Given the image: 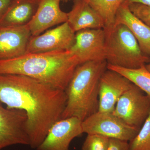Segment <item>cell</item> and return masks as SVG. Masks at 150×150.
<instances>
[{"label":"cell","mask_w":150,"mask_h":150,"mask_svg":"<svg viewBox=\"0 0 150 150\" xmlns=\"http://www.w3.org/2000/svg\"><path fill=\"white\" fill-rule=\"evenodd\" d=\"M145 67H146V69L150 73V62L148 64L145 65Z\"/></svg>","instance_id":"d4e9b609"},{"label":"cell","mask_w":150,"mask_h":150,"mask_svg":"<svg viewBox=\"0 0 150 150\" xmlns=\"http://www.w3.org/2000/svg\"><path fill=\"white\" fill-rule=\"evenodd\" d=\"M133 84L123 75L107 69L100 80L98 111L113 112L118 100Z\"/></svg>","instance_id":"8fae6325"},{"label":"cell","mask_w":150,"mask_h":150,"mask_svg":"<svg viewBox=\"0 0 150 150\" xmlns=\"http://www.w3.org/2000/svg\"><path fill=\"white\" fill-rule=\"evenodd\" d=\"M70 51L77 57L79 65L92 61H106L105 30L86 29L76 32L75 42Z\"/></svg>","instance_id":"ba28073f"},{"label":"cell","mask_w":150,"mask_h":150,"mask_svg":"<svg viewBox=\"0 0 150 150\" xmlns=\"http://www.w3.org/2000/svg\"><path fill=\"white\" fill-rule=\"evenodd\" d=\"M76 33L68 22L35 36H31L26 53L68 51L74 45Z\"/></svg>","instance_id":"9c48e42d"},{"label":"cell","mask_w":150,"mask_h":150,"mask_svg":"<svg viewBox=\"0 0 150 150\" xmlns=\"http://www.w3.org/2000/svg\"><path fill=\"white\" fill-rule=\"evenodd\" d=\"M124 3L129 4L132 3H138L150 7V0H124Z\"/></svg>","instance_id":"cb8c5ba5"},{"label":"cell","mask_w":150,"mask_h":150,"mask_svg":"<svg viewBox=\"0 0 150 150\" xmlns=\"http://www.w3.org/2000/svg\"><path fill=\"white\" fill-rule=\"evenodd\" d=\"M102 19L104 29L114 25L116 14L124 0H86Z\"/></svg>","instance_id":"e0dca14e"},{"label":"cell","mask_w":150,"mask_h":150,"mask_svg":"<svg viewBox=\"0 0 150 150\" xmlns=\"http://www.w3.org/2000/svg\"><path fill=\"white\" fill-rule=\"evenodd\" d=\"M67 15V22L75 33L86 29L105 28L102 19L86 0H74Z\"/></svg>","instance_id":"5bb4252c"},{"label":"cell","mask_w":150,"mask_h":150,"mask_svg":"<svg viewBox=\"0 0 150 150\" xmlns=\"http://www.w3.org/2000/svg\"><path fill=\"white\" fill-rule=\"evenodd\" d=\"M67 99L65 91L32 78L0 74V102L8 108L26 112L29 146L32 149H36L52 125L62 119Z\"/></svg>","instance_id":"6da1fadb"},{"label":"cell","mask_w":150,"mask_h":150,"mask_svg":"<svg viewBox=\"0 0 150 150\" xmlns=\"http://www.w3.org/2000/svg\"><path fill=\"white\" fill-rule=\"evenodd\" d=\"M31 36L28 24L0 26V60L13 59L26 54Z\"/></svg>","instance_id":"7c38bea8"},{"label":"cell","mask_w":150,"mask_h":150,"mask_svg":"<svg viewBox=\"0 0 150 150\" xmlns=\"http://www.w3.org/2000/svg\"><path fill=\"white\" fill-rule=\"evenodd\" d=\"M150 112V98L135 84L116 103L113 115L129 126L140 129Z\"/></svg>","instance_id":"8992f818"},{"label":"cell","mask_w":150,"mask_h":150,"mask_svg":"<svg viewBox=\"0 0 150 150\" xmlns=\"http://www.w3.org/2000/svg\"><path fill=\"white\" fill-rule=\"evenodd\" d=\"M40 0H15L0 16V26H20L29 23Z\"/></svg>","instance_id":"2e32d148"},{"label":"cell","mask_w":150,"mask_h":150,"mask_svg":"<svg viewBox=\"0 0 150 150\" xmlns=\"http://www.w3.org/2000/svg\"><path fill=\"white\" fill-rule=\"evenodd\" d=\"M130 150H150V112L138 134L129 143Z\"/></svg>","instance_id":"d6986e66"},{"label":"cell","mask_w":150,"mask_h":150,"mask_svg":"<svg viewBox=\"0 0 150 150\" xmlns=\"http://www.w3.org/2000/svg\"><path fill=\"white\" fill-rule=\"evenodd\" d=\"M104 30L108 64L137 69L149 63L150 57L143 53L136 38L125 25L115 24Z\"/></svg>","instance_id":"277c9868"},{"label":"cell","mask_w":150,"mask_h":150,"mask_svg":"<svg viewBox=\"0 0 150 150\" xmlns=\"http://www.w3.org/2000/svg\"><path fill=\"white\" fill-rule=\"evenodd\" d=\"M82 121L76 117L61 119L49 129L37 150H70L71 142L83 134Z\"/></svg>","instance_id":"30bf717a"},{"label":"cell","mask_w":150,"mask_h":150,"mask_svg":"<svg viewBox=\"0 0 150 150\" xmlns=\"http://www.w3.org/2000/svg\"><path fill=\"white\" fill-rule=\"evenodd\" d=\"M109 139L97 134H87L82 150H106Z\"/></svg>","instance_id":"ffe728a7"},{"label":"cell","mask_w":150,"mask_h":150,"mask_svg":"<svg viewBox=\"0 0 150 150\" xmlns=\"http://www.w3.org/2000/svg\"><path fill=\"white\" fill-rule=\"evenodd\" d=\"M62 0H40L34 16L28 24L32 36L68 21V15L60 8Z\"/></svg>","instance_id":"4fadbf2b"},{"label":"cell","mask_w":150,"mask_h":150,"mask_svg":"<svg viewBox=\"0 0 150 150\" xmlns=\"http://www.w3.org/2000/svg\"><path fill=\"white\" fill-rule=\"evenodd\" d=\"M130 11L134 15L150 27V7L138 3L128 4Z\"/></svg>","instance_id":"44dd1931"},{"label":"cell","mask_w":150,"mask_h":150,"mask_svg":"<svg viewBox=\"0 0 150 150\" xmlns=\"http://www.w3.org/2000/svg\"><path fill=\"white\" fill-rule=\"evenodd\" d=\"M83 133L131 141L140 129L129 126L112 112L97 111L82 121Z\"/></svg>","instance_id":"5b68a950"},{"label":"cell","mask_w":150,"mask_h":150,"mask_svg":"<svg viewBox=\"0 0 150 150\" xmlns=\"http://www.w3.org/2000/svg\"><path fill=\"white\" fill-rule=\"evenodd\" d=\"M124 25L138 41L144 54L150 57V27L132 13L127 4L123 3L116 14L115 24Z\"/></svg>","instance_id":"9a60e30c"},{"label":"cell","mask_w":150,"mask_h":150,"mask_svg":"<svg viewBox=\"0 0 150 150\" xmlns=\"http://www.w3.org/2000/svg\"><path fill=\"white\" fill-rule=\"evenodd\" d=\"M107 64L106 61H92L77 67L65 90L67 102L61 119L76 117L83 121L98 111L99 82Z\"/></svg>","instance_id":"3957f363"},{"label":"cell","mask_w":150,"mask_h":150,"mask_svg":"<svg viewBox=\"0 0 150 150\" xmlns=\"http://www.w3.org/2000/svg\"><path fill=\"white\" fill-rule=\"evenodd\" d=\"M106 150H130L129 143L123 140L109 138Z\"/></svg>","instance_id":"7402d4cb"},{"label":"cell","mask_w":150,"mask_h":150,"mask_svg":"<svg viewBox=\"0 0 150 150\" xmlns=\"http://www.w3.org/2000/svg\"><path fill=\"white\" fill-rule=\"evenodd\" d=\"M62 1H63V0H62Z\"/></svg>","instance_id":"484cf974"},{"label":"cell","mask_w":150,"mask_h":150,"mask_svg":"<svg viewBox=\"0 0 150 150\" xmlns=\"http://www.w3.org/2000/svg\"><path fill=\"white\" fill-rule=\"evenodd\" d=\"M11 3V0H0V15L5 11Z\"/></svg>","instance_id":"603a6c76"},{"label":"cell","mask_w":150,"mask_h":150,"mask_svg":"<svg viewBox=\"0 0 150 150\" xmlns=\"http://www.w3.org/2000/svg\"><path fill=\"white\" fill-rule=\"evenodd\" d=\"M27 121L24 111L4 107L0 102V150L13 145L29 146Z\"/></svg>","instance_id":"52a82bcc"},{"label":"cell","mask_w":150,"mask_h":150,"mask_svg":"<svg viewBox=\"0 0 150 150\" xmlns=\"http://www.w3.org/2000/svg\"><path fill=\"white\" fill-rule=\"evenodd\" d=\"M107 69L123 75L150 98V73L145 66L137 69H129L108 64Z\"/></svg>","instance_id":"ac0fdd59"},{"label":"cell","mask_w":150,"mask_h":150,"mask_svg":"<svg viewBox=\"0 0 150 150\" xmlns=\"http://www.w3.org/2000/svg\"><path fill=\"white\" fill-rule=\"evenodd\" d=\"M1 16V15H0V16Z\"/></svg>","instance_id":"4316f807"},{"label":"cell","mask_w":150,"mask_h":150,"mask_svg":"<svg viewBox=\"0 0 150 150\" xmlns=\"http://www.w3.org/2000/svg\"><path fill=\"white\" fill-rule=\"evenodd\" d=\"M79 65L77 58L70 50L26 53L0 60V74L23 75L65 91Z\"/></svg>","instance_id":"7a4b0ae2"}]
</instances>
